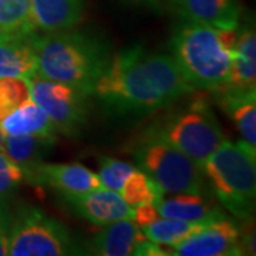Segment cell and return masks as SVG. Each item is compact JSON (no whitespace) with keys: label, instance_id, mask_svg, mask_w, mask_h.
Here are the masks:
<instances>
[{"label":"cell","instance_id":"obj_1","mask_svg":"<svg viewBox=\"0 0 256 256\" xmlns=\"http://www.w3.org/2000/svg\"><path fill=\"white\" fill-rule=\"evenodd\" d=\"M195 92L174 57L132 46L111 57L92 94L118 114H146Z\"/></svg>","mask_w":256,"mask_h":256},{"label":"cell","instance_id":"obj_16","mask_svg":"<svg viewBox=\"0 0 256 256\" xmlns=\"http://www.w3.org/2000/svg\"><path fill=\"white\" fill-rule=\"evenodd\" d=\"M154 205L162 218L171 220L208 222L225 216L220 208L206 201L202 194H172L171 196L162 194Z\"/></svg>","mask_w":256,"mask_h":256},{"label":"cell","instance_id":"obj_2","mask_svg":"<svg viewBox=\"0 0 256 256\" xmlns=\"http://www.w3.org/2000/svg\"><path fill=\"white\" fill-rule=\"evenodd\" d=\"M37 76L92 94L94 86L110 62L107 46L86 32L58 30L37 34L34 40Z\"/></svg>","mask_w":256,"mask_h":256},{"label":"cell","instance_id":"obj_18","mask_svg":"<svg viewBox=\"0 0 256 256\" xmlns=\"http://www.w3.org/2000/svg\"><path fill=\"white\" fill-rule=\"evenodd\" d=\"M54 136H6L2 151L28 176L54 146Z\"/></svg>","mask_w":256,"mask_h":256},{"label":"cell","instance_id":"obj_27","mask_svg":"<svg viewBox=\"0 0 256 256\" xmlns=\"http://www.w3.org/2000/svg\"><path fill=\"white\" fill-rule=\"evenodd\" d=\"M158 218H161V215H160V212H158L154 204H142V205L136 206V210H132V218L131 220L138 228L142 229L146 225L152 224Z\"/></svg>","mask_w":256,"mask_h":256},{"label":"cell","instance_id":"obj_29","mask_svg":"<svg viewBox=\"0 0 256 256\" xmlns=\"http://www.w3.org/2000/svg\"><path fill=\"white\" fill-rule=\"evenodd\" d=\"M138 2H144V3L150 4V6H154V8L158 6V0H138Z\"/></svg>","mask_w":256,"mask_h":256},{"label":"cell","instance_id":"obj_12","mask_svg":"<svg viewBox=\"0 0 256 256\" xmlns=\"http://www.w3.org/2000/svg\"><path fill=\"white\" fill-rule=\"evenodd\" d=\"M66 204L84 220L97 226H106L116 220L132 218V208L118 192L101 186L84 195L66 200Z\"/></svg>","mask_w":256,"mask_h":256},{"label":"cell","instance_id":"obj_14","mask_svg":"<svg viewBox=\"0 0 256 256\" xmlns=\"http://www.w3.org/2000/svg\"><path fill=\"white\" fill-rule=\"evenodd\" d=\"M220 92V106L230 116L242 141L250 148L256 146V100L255 90H238L226 84L214 90ZM256 150V148H255Z\"/></svg>","mask_w":256,"mask_h":256},{"label":"cell","instance_id":"obj_19","mask_svg":"<svg viewBox=\"0 0 256 256\" xmlns=\"http://www.w3.org/2000/svg\"><path fill=\"white\" fill-rule=\"evenodd\" d=\"M4 136H54L56 128L46 111L28 97L0 121Z\"/></svg>","mask_w":256,"mask_h":256},{"label":"cell","instance_id":"obj_10","mask_svg":"<svg viewBox=\"0 0 256 256\" xmlns=\"http://www.w3.org/2000/svg\"><path fill=\"white\" fill-rule=\"evenodd\" d=\"M30 182H42L53 188L66 200L76 198L101 188L98 175L80 164L40 162L26 176Z\"/></svg>","mask_w":256,"mask_h":256},{"label":"cell","instance_id":"obj_7","mask_svg":"<svg viewBox=\"0 0 256 256\" xmlns=\"http://www.w3.org/2000/svg\"><path fill=\"white\" fill-rule=\"evenodd\" d=\"M76 254L74 239L62 222L34 206L22 208L10 222L9 255L64 256Z\"/></svg>","mask_w":256,"mask_h":256},{"label":"cell","instance_id":"obj_21","mask_svg":"<svg viewBox=\"0 0 256 256\" xmlns=\"http://www.w3.org/2000/svg\"><path fill=\"white\" fill-rule=\"evenodd\" d=\"M204 222H188V220H171V218H158L152 224L146 225L141 229L148 240L175 246L176 244L182 242L194 232L201 228Z\"/></svg>","mask_w":256,"mask_h":256},{"label":"cell","instance_id":"obj_4","mask_svg":"<svg viewBox=\"0 0 256 256\" xmlns=\"http://www.w3.org/2000/svg\"><path fill=\"white\" fill-rule=\"evenodd\" d=\"M255 148L225 140L202 164L216 198L236 218H250L255 210Z\"/></svg>","mask_w":256,"mask_h":256},{"label":"cell","instance_id":"obj_23","mask_svg":"<svg viewBox=\"0 0 256 256\" xmlns=\"http://www.w3.org/2000/svg\"><path fill=\"white\" fill-rule=\"evenodd\" d=\"M164 192L156 186L154 181L138 170H134L124 181L120 195L131 208L142 204H154Z\"/></svg>","mask_w":256,"mask_h":256},{"label":"cell","instance_id":"obj_9","mask_svg":"<svg viewBox=\"0 0 256 256\" xmlns=\"http://www.w3.org/2000/svg\"><path fill=\"white\" fill-rule=\"evenodd\" d=\"M172 248L178 256L244 255V236L239 226L226 216L204 222L201 228Z\"/></svg>","mask_w":256,"mask_h":256},{"label":"cell","instance_id":"obj_20","mask_svg":"<svg viewBox=\"0 0 256 256\" xmlns=\"http://www.w3.org/2000/svg\"><path fill=\"white\" fill-rule=\"evenodd\" d=\"M255 84L256 36L254 30L248 28L238 34L226 86L238 90H255Z\"/></svg>","mask_w":256,"mask_h":256},{"label":"cell","instance_id":"obj_22","mask_svg":"<svg viewBox=\"0 0 256 256\" xmlns=\"http://www.w3.org/2000/svg\"><path fill=\"white\" fill-rule=\"evenodd\" d=\"M37 32L30 0H0V33Z\"/></svg>","mask_w":256,"mask_h":256},{"label":"cell","instance_id":"obj_3","mask_svg":"<svg viewBox=\"0 0 256 256\" xmlns=\"http://www.w3.org/2000/svg\"><path fill=\"white\" fill-rule=\"evenodd\" d=\"M238 34L236 28H215L191 22L175 30L171 40L174 60L192 87L216 90L228 82Z\"/></svg>","mask_w":256,"mask_h":256},{"label":"cell","instance_id":"obj_15","mask_svg":"<svg viewBox=\"0 0 256 256\" xmlns=\"http://www.w3.org/2000/svg\"><path fill=\"white\" fill-rule=\"evenodd\" d=\"M146 240L141 229L126 218L106 225L98 235L90 242V254L101 256H128L136 255L140 244Z\"/></svg>","mask_w":256,"mask_h":256},{"label":"cell","instance_id":"obj_6","mask_svg":"<svg viewBox=\"0 0 256 256\" xmlns=\"http://www.w3.org/2000/svg\"><path fill=\"white\" fill-rule=\"evenodd\" d=\"M156 131L201 166L225 141L220 122L205 100H195L186 110L170 117Z\"/></svg>","mask_w":256,"mask_h":256},{"label":"cell","instance_id":"obj_30","mask_svg":"<svg viewBox=\"0 0 256 256\" xmlns=\"http://www.w3.org/2000/svg\"><path fill=\"white\" fill-rule=\"evenodd\" d=\"M4 132H3V130L0 128V150H2V146H3V141H4Z\"/></svg>","mask_w":256,"mask_h":256},{"label":"cell","instance_id":"obj_8","mask_svg":"<svg viewBox=\"0 0 256 256\" xmlns=\"http://www.w3.org/2000/svg\"><path fill=\"white\" fill-rule=\"evenodd\" d=\"M30 98L46 111L56 131L73 136L86 122L87 94L63 82L34 76L26 80Z\"/></svg>","mask_w":256,"mask_h":256},{"label":"cell","instance_id":"obj_5","mask_svg":"<svg viewBox=\"0 0 256 256\" xmlns=\"http://www.w3.org/2000/svg\"><path fill=\"white\" fill-rule=\"evenodd\" d=\"M134 156L164 194H202V166L168 142L156 130L148 131L134 146Z\"/></svg>","mask_w":256,"mask_h":256},{"label":"cell","instance_id":"obj_17","mask_svg":"<svg viewBox=\"0 0 256 256\" xmlns=\"http://www.w3.org/2000/svg\"><path fill=\"white\" fill-rule=\"evenodd\" d=\"M32 16L44 33L76 28L84 18V0H30Z\"/></svg>","mask_w":256,"mask_h":256},{"label":"cell","instance_id":"obj_26","mask_svg":"<svg viewBox=\"0 0 256 256\" xmlns=\"http://www.w3.org/2000/svg\"><path fill=\"white\" fill-rule=\"evenodd\" d=\"M24 174L22 168L12 162L4 152L0 150V195L14 190L18 184L23 182Z\"/></svg>","mask_w":256,"mask_h":256},{"label":"cell","instance_id":"obj_24","mask_svg":"<svg viewBox=\"0 0 256 256\" xmlns=\"http://www.w3.org/2000/svg\"><path fill=\"white\" fill-rule=\"evenodd\" d=\"M30 97L26 80L0 78V121Z\"/></svg>","mask_w":256,"mask_h":256},{"label":"cell","instance_id":"obj_25","mask_svg":"<svg viewBox=\"0 0 256 256\" xmlns=\"http://www.w3.org/2000/svg\"><path fill=\"white\" fill-rule=\"evenodd\" d=\"M134 170L136 168L128 162L108 158V156H102L100 160V168H98V171H100L98 180L104 188L120 194L124 181Z\"/></svg>","mask_w":256,"mask_h":256},{"label":"cell","instance_id":"obj_13","mask_svg":"<svg viewBox=\"0 0 256 256\" xmlns=\"http://www.w3.org/2000/svg\"><path fill=\"white\" fill-rule=\"evenodd\" d=\"M186 22L215 28H238L239 9L235 0H172Z\"/></svg>","mask_w":256,"mask_h":256},{"label":"cell","instance_id":"obj_11","mask_svg":"<svg viewBox=\"0 0 256 256\" xmlns=\"http://www.w3.org/2000/svg\"><path fill=\"white\" fill-rule=\"evenodd\" d=\"M37 32L0 33V78L30 80L37 74Z\"/></svg>","mask_w":256,"mask_h":256},{"label":"cell","instance_id":"obj_28","mask_svg":"<svg viewBox=\"0 0 256 256\" xmlns=\"http://www.w3.org/2000/svg\"><path fill=\"white\" fill-rule=\"evenodd\" d=\"M10 222L4 212L0 210V256L9 255Z\"/></svg>","mask_w":256,"mask_h":256}]
</instances>
